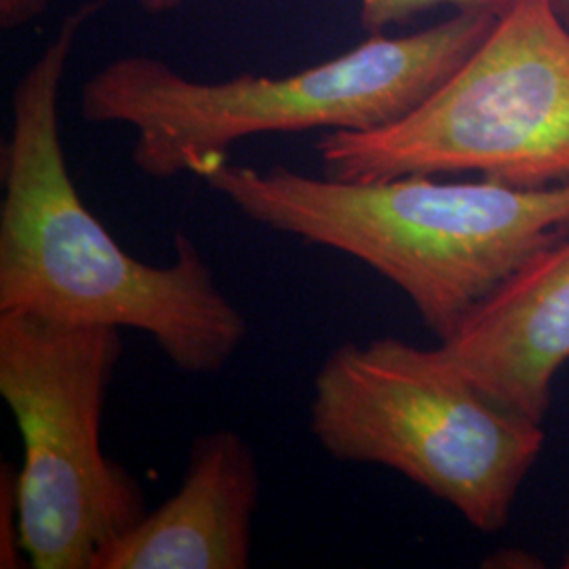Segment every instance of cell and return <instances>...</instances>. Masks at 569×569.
Instances as JSON below:
<instances>
[{
  "label": "cell",
  "mask_w": 569,
  "mask_h": 569,
  "mask_svg": "<svg viewBox=\"0 0 569 569\" xmlns=\"http://www.w3.org/2000/svg\"><path fill=\"white\" fill-rule=\"evenodd\" d=\"M2 531H0V566L18 568V550L20 547V528H18V472L13 468L2 467Z\"/></svg>",
  "instance_id": "10"
},
{
  "label": "cell",
  "mask_w": 569,
  "mask_h": 569,
  "mask_svg": "<svg viewBox=\"0 0 569 569\" xmlns=\"http://www.w3.org/2000/svg\"><path fill=\"white\" fill-rule=\"evenodd\" d=\"M106 4L72 9L13 89L2 150L0 312L136 329L176 369L216 376L247 342L249 323L199 244L178 232L169 264L138 260L82 201L68 169L61 84L84 23Z\"/></svg>",
  "instance_id": "1"
},
{
  "label": "cell",
  "mask_w": 569,
  "mask_h": 569,
  "mask_svg": "<svg viewBox=\"0 0 569 569\" xmlns=\"http://www.w3.org/2000/svg\"><path fill=\"white\" fill-rule=\"evenodd\" d=\"M260 465L241 432L197 437L178 491L96 557L93 569H247Z\"/></svg>",
  "instance_id": "8"
},
{
  "label": "cell",
  "mask_w": 569,
  "mask_h": 569,
  "mask_svg": "<svg viewBox=\"0 0 569 569\" xmlns=\"http://www.w3.org/2000/svg\"><path fill=\"white\" fill-rule=\"evenodd\" d=\"M555 2V7L559 9V13L563 16V20L569 23V0H552Z\"/></svg>",
  "instance_id": "13"
},
{
  "label": "cell",
  "mask_w": 569,
  "mask_h": 569,
  "mask_svg": "<svg viewBox=\"0 0 569 569\" xmlns=\"http://www.w3.org/2000/svg\"><path fill=\"white\" fill-rule=\"evenodd\" d=\"M186 0H140L143 11L150 16H163L169 11H176L178 7H182Z\"/></svg>",
  "instance_id": "12"
},
{
  "label": "cell",
  "mask_w": 569,
  "mask_h": 569,
  "mask_svg": "<svg viewBox=\"0 0 569 569\" xmlns=\"http://www.w3.org/2000/svg\"><path fill=\"white\" fill-rule=\"evenodd\" d=\"M323 176L477 173L515 188L569 183V23L552 0H515L427 102L376 131L315 143Z\"/></svg>",
  "instance_id": "5"
},
{
  "label": "cell",
  "mask_w": 569,
  "mask_h": 569,
  "mask_svg": "<svg viewBox=\"0 0 569 569\" xmlns=\"http://www.w3.org/2000/svg\"><path fill=\"white\" fill-rule=\"evenodd\" d=\"M515 0H361V26L369 34H382L390 26L435 11L441 7H451L456 11H489L502 16Z\"/></svg>",
  "instance_id": "9"
},
{
  "label": "cell",
  "mask_w": 569,
  "mask_h": 569,
  "mask_svg": "<svg viewBox=\"0 0 569 569\" xmlns=\"http://www.w3.org/2000/svg\"><path fill=\"white\" fill-rule=\"evenodd\" d=\"M51 0H0V28L20 30L47 13Z\"/></svg>",
  "instance_id": "11"
},
{
  "label": "cell",
  "mask_w": 569,
  "mask_h": 569,
  "mask_svg": "<svg viewBox=\"0 0 569 569\" xmlns=\"http://www.w3.org/2000/svg\"><path fill=\"white\" fill-rule=\"evenodd\" d=\"M201 180L249 222L376 270L406 293L437 342L569 234V183L515 188L428 173L348 182L228 161Z\"/></svg>",
  "instance_id": "2"
},
{
  "label": "cell",
  "mask_w": 569,
  "mask_h": 569,
  "mask_svg": "<svg viewBox=\"0 0 569 569\" xmlns=\"http://www.w3.org/2000/svg\"><path fill=\"white\" fill-rule=\"evenodd\" d=\"M563 568L569 569V550L566 552V557H563Z\"/></svg>",
  "instance_id": "14"
},
{
  "label": "cell",
  "mask_w": 569,
  "mask_h": 569,
  "mask_svg": "<svg viewBox=\"0 0 569 569\" xmlns=\"http://www.w3.org/2000/svg\"><path fill=\"white\" fill-rule=\"evenodd\" d=\"M441 352L496 403L545 425L569 363V234L521 266Z\"/></svg>",
  "instance_id": "7"
},
{
  "label": "cell",
  "mask_w": 569,
  "mask_h": 569,
  "mask_svg": "<svg viewBox=\"0 0 569 569\" xmlns=\"http://www.w3.org/2000/svg\"><path fill=\"white\" fill-rule=\"evenodd\" d=\"M308 427L333 460L395 470L483 533L509 526L545 448L542 425L496 403L439 346L399 338L333 348Z\"/></svg>",
  "instance_id": "4"
},
{
  "label": "cell",
  "mask_w": 569,
  "mask_h": 569,
  "mask_svg": "<svg viewBox=\"0 0 569 569\" xmlns=\"http://www.w3.org/2000/svg\"><path fill=\"white\" fill-rule=\"evenodd\" d=\"M121 329L0 312V395L21 435L18 528L34 569H93L146 512L140 481L102 449Z\"/></svg>",
  "instance_id": "6"
},
{
  "label": "cell",
  "mask_w": 569,
  "mask_h": 569,
  "mask_svg": "<svg viewBox=\"0 0 569 569\" xmlns=\"http://www.w3.org/2000/svg\"><path fill=\"white\" fill-rule=\"evenodd\" d=\"M498 20L489 11L406 37L371 34L331 60L283 77L190 79L167 61L131 53L82 82L79 108L91 124L133 131L131 161L152 180L203 178L232 146L258 136L376 131L411 114L448 81Z\"/></svg>",
  "instance_id": "3"
}]
</instances>
